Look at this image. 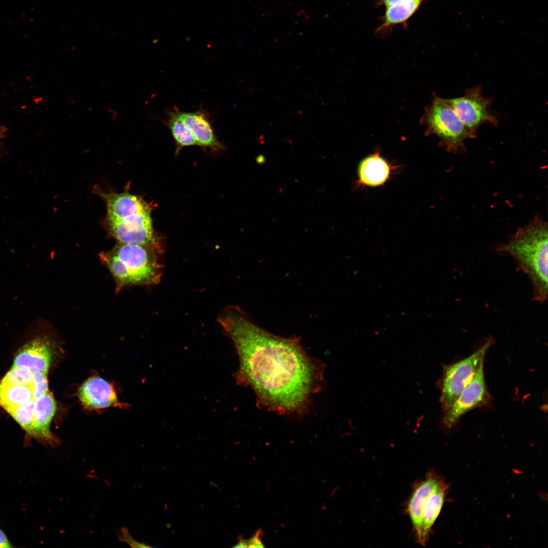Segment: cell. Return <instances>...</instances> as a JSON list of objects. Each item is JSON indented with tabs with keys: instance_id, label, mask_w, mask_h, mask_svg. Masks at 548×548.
Here are the masks:
<instances>
[{
	"instance_id": "obj_1",
	"label": "cell",
	"mask_w": 548,
	"mask_h": 548,
	"mask_svg": "<svg viewBox=\"0 0 548 548\" xmlns=\"http://www.w3.org/2000/svg\"><path fill=\"white\" fill-rule=\"evenodd\" d=\"M218 321L237 352L239 382L251 386L259 403L280 413L303 411L317 389L321 370L299 338L267 332L236 306L225 309Z\"/></svg>"
},
{
	"instance_id": "obj_2",
	"label": "cell",
	"mask_w": 548,
	"mask_h": 548,
	"mask_svg": "<svg viewBox=\"0 0 548 548\" xmlns=\"http://www.w3.org/2000/svg\"><path fill=\"white\" fill-rule=\"evenodd\" d=\"M96 191L106 203L108 231L118 243L160 248L153 233L151 208L143 198L127 191Z\"/></svg>"
},
{
	"instance_id": "obj_3",
	"label": "cell",
	"mask_w": 548,
	"mask_h": 548,
	"mask_svg": "<svg viewBox=\"0 0 548 548\" xmlns=\"http://www.w3.org/2000/svg\"><path fill=\"white\" fill-rule=\"evenodd\" d=\"M547 223L535 218L497 249L516 260L529 278L533 299L540 302L547 297Z\"/></svg>"
},
{
	"instance_id": "obj_4",
	"label": "cell",
	"mask_w": 548,
	"mask_h": 548,
	"mask_svg": "<svg viewBox=\"0 0 548 548\" xmlns=\"http://www.w3.org/2000/svg\"><path fill=\"white\" fill-rule=\"evenodd\" d=\"M161 252L150 246L118 243L99 257L112 275L118 291L130 286L158 284L162 274L159 259Z\"/></svg>"
},
{
	"instance_id": "obj_5",
	"label": "cell",
	"mask_w": 548,
	"mask_h": 548,
	"mask_svg": "<svg viewBox=\"0 0 548 548\" xmlns=\"http://www.w3.org/2000/svg\"><path fill=\"white\" fill-rule=\"evenodd\" d=\"M427 121L430 130L441 139L447 150L454 153H463L465 140L475 137V133L466 127L446 99H434Z\"/></svg>"
},
{
	"instance_id": "obj_6",
	"label": "cell",
	"mask_w": 548,
	"mask_h": 548,
	"mask_svg": "<svg viewBox=\"0 0 548 548\" xmlns=\"http://www.w3.org/2000/svg\"><path fill=\"white\" fill-rule=\"evenodd\" d=\"M489 338L479 349L467 358L446 366L440 382V403L443 412L448 409L462 391L472 381L492 345Z\"/></svg>"
},
{
	"instance_id": "obj_7",
	"label": "cell",
	"mask_w": 548,
	"mask_h": 548,
	"mask_svg": "<svg viewBox=\"0 0 548 548\" xmlns=\"http://www.w3.org/2000/svg\"><path fill=\"white\" fill-rule=\"evenodd\" d=\"M446 100L466 127L475 133L483 123L497 122L488 110L491 101L483 96L480 87L468 89L462 96Z\"/></svg>"
},
{
	"instance_id": "obj_8",
	"label": "cell",
	"mask_w": 548,
	"mask_h": 548,
	"mask_svg": "<svg viewBox=\"0 0 548 548\" xmlns=\"http://www.w3.org/2000/svg\"><path fill=\"white\" fill-rule=\"evenodd\" d=\"M489 399L483 365L470 384L452 405L443 412V426L448 428L452 427L463 415L471 409L486 405Z\"/></svg>"
},
{
	"instance_id": "obj_9",
	"label": "cell",
	"mask_w": 548,
	"mask_h": 548,
	"mask_svg": "<svg viewBox=\"0 0 548 548\" xmlns=\"http://www.w3.org/2000/svg\"><path fill=\"white\" fill-rule=\"evenodd\" d=\"M54 349L53 344L48 337L38 335L19 349L12 367H24L32 372L48 373Z\"/></svg>"
},
{
	"instance_id": "obj_10",
	"label": "cell",
	"mask_w": 548,
	"mask_h": 548,
	"mask_svg": "<svg viewBox=\"0 0 548 548\" xmlns=\"http://www.w3.org/2000/svg\"><path fill=\"white\" fill-rule=\"evenodd\" d=\"M446 483L434 471L429 472L425 478L416 483L407 504L406 512L412 522L417 540L420 534L422 514L429 497Z\"/></svg>"
},
{
	"instance_id": "obj_11",
	"label": "cell",
	"mask_w": 548,
	"mask_h": 548,
	"mask_svg": "<svg viewBox=\"0 0 548 548\" xmlns=\"http://www.w3.org/2000/svg\"><path fill=\"white\" fill-rule=\"evenodd\" d=\"M78 396L82 404L89 409L109 407L118 402L113 387L99 376L86 380L79 388Z\"/></svg>"
},
{
	"instance_id": "obj_12",
	"label": "cell",
	"mask_w": 548,
	"mask_h": 548,
	"mask_svg": "<svg viewBox=\"0 0 548 548\" xmlns=\"http://www.w3.org/2000/svg\"><path fill=\"white\" fill-rule=\"evenodd\" d=\"M56 407V401L50 392L35 400L32 437L53 447L60 443L50 429Z\"/></svg>"
},
{
	"instance_id": "obj_13",
	"label": "cell",
	"mask_w": 548,
	"mask_h": 548,
	"mask_svg": "<svg viewBox=\"0 0 548 548\" xmlns=\"http://www.w3.org/2000/svg\"><path fill=\"white\" fill-rule=\"evenodd\" d=\"M176 110L178 115L192 131L197 145L214 152L224 150V146L216 136L210 119L203 110L184 112Z\"/></svg>"
},
{
	"instance_id": "obj_14",
	"label": "cell",
	"mask_w": 548,
	"mask_h": 548,
	"mask_svg": "<svg viewBox=\"0 0 548 548\" xmlns=\"http://www.w3.org/2000/svg\"><path fill=\"white\" fill-rule=\"evenodd\" d=\"M448 486L446 483L428 498L422 514L420 536L417 540L425 545L430 536L431 528L438 517L445 501Z\"/></svg>"
},
{
	"instance_id": "obj_15",
	"label": "cell",
	"mask_w": 548,
	"mask_h": 548,
	"mask_svg": "<svg viewBox=\"0 0 548 548\" xmlns=\"http://www.w3.org/2000/svg\"><path fill=\"white\" fill-rule=\"evenodd\" d=\"M390 173L389 164L378 155L365 158L361 161L358 168L360 182L365 185L372 187L384 184L389 178Z\"/></svg>"
},
{
	"instance_id": "obj_16",
	"label": "cell",
	"mask_w": 548,
	"mask_h": 548,
	"mask_svg": "<svg viewBox=\"0 0 548 548\" xmlns=\"http://www.w3.org/2000/svg\"><path fill=\"white\" fill-rule=\"evenodd\" d=\"M33 399L31 386L0 382V405L5 409L21 405Z\"/></svg>"
},
{
	"instance_id": "obj_17",
	"label": "cell",
	"mask_w": 548,
	"mask_h": 548,
	"mask_svg": "<svg viewBox=\"0 0 548 548\" xmlns=\"http://www.w3.org/2000/svg\"><path fill=\"white\" fill-rule=\"evenodd\" d=\"M168 114L169 117L165 123L176 143V153H179L183 147L197 145L192 131L178 115L176 110Z\"/></svg>"
},
{
	"instance_id": "obj_18",
	"label": "cell",
	"mask_w": 548,
	"mask_h": 548,
	"mask_svg": "<svg viewBox=\"0 0 548 548\" xmlns=\"http://www.w3.org/2000/svg\"><path fill=\"white\" fill-rule=\"evenodd\" d=\"M423 1L402 0L387 7L383 26L405 21L417 10Z\"/></svg>"
},
{
	"instance_id": "obj_19",
	"label": "cell",
	"mask_w": 548,
	"mask_h": 548,
	"mask_svg": "<svg viewBox=\"0 0 548 548\" xmlns=\"http://www.w3.org/2000/svg\"><path fill=\"white\" fill-rule=\"evenodd\" d=\"M35 400L31 399L19 406L5 409L30 436L32 435V422Z\"/></svg>"
},
{
	"instance_id": "obj_20",
	"label": "cell",
	"mask_w": 548,
	"mask_h": 548,
	"mask_svg": "<svg viewBox=\"0 0 548 548\" xmlns=\"http://www.w3.org/2000/svg\"><path fill=\"white\" fill-rule=\"evenodd\" d=\"M32 373L26 367H12L1 382L4 384L31 386Z\"/></svg>"
},
{
	"instance_id": "obj_21",
	"label": "cell",
	"mask_w": 548,
	"mask_h": 548,
	"mask_svg": "<svg viewBox=\"0 0 548 548\" xmlns=\"http://www.w3.org/2000/svg\"><path fill=\"white\" fill-rule=\"evenodd\" d=\"M47 374L40 371L32 373L31 388L35 400L49 392Z\"/></svg>"
},
{
	"instance_id": "obj_22",
	"label": "cell",
	"mask_w": 548,
	"mask_h": 548,
	"mask_svg": "<svg viewBox=\"0 0 548 548\" xmlns=\"http://www.w3.org/2000/svg\"><path fill=\"white\" fill-rule=\"evenodd\" d=\"M119 539L120 541L129 544L131 547H149L144 543H142L135 540L131 537L128 530L125 528H121L119 534Z\"/></svg>"
},
{
	"instance_id": "obj_23",
	"label": "cell",
	"mask_w": 548,
	"mask_h": 548,
	"mask_svg": "<svg viewBox=\"0 0 548 548\" xmlns=\"http://www.w3.org/2000/svg\"><path fill=\"white\" fill-rule=\"evenodd\" d=\"M262 536L263 533L262 530L260 529H258L251 538L247 540L248 547H263L264 545L261 541V537Z\"/></svg>"
},
{
	"instance_id": "obj_24",
	"label": "cell",
	"mask_w": 548,
	"mask_h": 548,
	"mask_svg": "<svg viewBox=\"0 0 548 548\" xmlns=\"http://www.w3.org/2000/svg\"><path fill=\"white\" fill-rule=\"evenodd\" d=\"M13 547L9 541L6 534L0 529V548H9Z\"/></svg>"
},
{
	"instance_id": "obj_25",
	"label": "cell",
	"mask_w": 548,
	"mask_h": 548,
	"mask_svg": "<svg viewBox=\"0 0 548 548\" xmlns=\"http://www.w3.org/2000/svg\"><path fill=\"white\" fill-rule=\"evenodd\" d=\"M402 0H381L382 4L384 5L386 7H388Z\"/></svg>"
},
{
	"instance_id": "obj_26",
	"label": "cell",
	"mask_w": 548,
	"mask_h": 548,
	"mask_svg": "<svg viewBox=\"0 0 548 548\" xmlns=\"http://www.w3.org/2000/svg\"><path fill=\"white\" fill-rule=\"evenodd\" d=\"M265 159L263 155H260L256 158V161L258 164H261L265 162Z\"/></svg>"
}]
</instances>
